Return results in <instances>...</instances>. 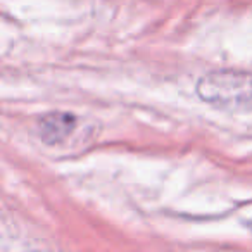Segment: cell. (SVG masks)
<instances>
[{
  "label": "cell",
  "mask_w": 252,
  "mask_h": 252,
  "mask_svg": "<svg viewBox=\"0 0 252 252\" xmlns=\"http://www.w3.org/2000/svg\"><path fill=\"white\" fill-rule=\"evenodd\" d=\"M197 95L206 104L230 112L252 111V73L214 71L197 83Z\"/></svg>",
  "instance_id": "cell-1"
},
{
  "label": "cell",
  "mask_w": 252,
  "mask_h": 252,
  "mask_svg": "<svg viewBox=\"0 0 252 252\" xmlns=\"http://www.w3.org/2000/svg\"><path fill=\"white\" fill-rule=\"evenodd\" d=\"M76 126V118L71 112H49L38 119V137L43 144L56 145L64 142Z\"/></svg>",
  "instance_id": "cell-2"
}]
</instances>
